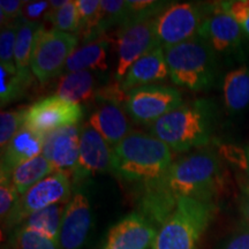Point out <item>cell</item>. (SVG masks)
<instances>
[{"instance_id":"obj_14","label":"cell","mask_w":249,"mask_h":249,"mask_svg":"<svg viewBox=\"0 0 249 249\" xmlns=\"http://www.w3.org/2000/svg\"><path fill=\"white\" fill-rule=\"evenodd\" d=\"M92 226V208L85 191L74 192L62 218L59 246L61 249H82Z\"/></svg>"},{"instance_id":"obj_15","label":"cell","mask_w":249,"mask_h":249,"mask_svg":"<svg viewBox=\"0 0 249 249\" xmlns=\"http://www.w3.org/2000/svg\"><path fill=\"white\" fill-rule=\"evenodd\" d=\"M157 232L158 227L147 217L132 213L111 227L102 249H149Z\"/></svg>"},{"instance_id":"obj_36","label":"cell","mask_w":249,"mask_h":249,"mask_svg":"<svg viewBox=\"0 0 249 249\" xmlns=\"http://www.w3.org/2000/svg\"><path fill=\"white\" fill-rule=\"evenodd\" d=\"M50 11V1L26 2L22 9V18L31 22H38V18L44 17Z\"/></svg>"},{"instance_id":"obj_19","label":"cell","mask_w":249,"mask_h":249,"mask_svg":"<svg viewBox=\"0 0 249 249\" xmlns=\"http://www.w3.org/2000/svg\"><path fill=\"white\" fill-rule=\"evenodd\" d=\"M89 124L107 141L110 147H116L129 135L130 124L119 103L105 102L96 108L89 118Z\"/></svg>"},{"instance_id":"obj_31","label":"cell","mask_w":249,"mask_h":249,"mask_svg":"<svg viewBox=\"0 0 249 249\" xmlns=\"http://www.w3.org/2000/svg\"><path fill=\"white\" fill-rule=\"evenodd\" d=\"M102 0H75V6L79 17V31L83 36V39L88 37L93 23L97 18L98 11L101 8Z\"/></svg>"},{"instance_id":"obj_34","label":"cell","mask_w":249,"mask_h":249,"mask_svg":"<svg viewBox=\"0 0 249 249\" xmlns=\"http://www.w3.org/2000/svg\"><path fill=\"white\" fill-rule=\"evenodd\" d=\"M26 1L20 0H1L0 1V18L1 27L17 22L22 17V9Z\"/></svg>"},{"instance_id":"obj_9","label":"cell","mask_w":249,"mask_h":249,"mask_svg":"<svg viewBox=\"0 0 249 249\" xmlns=\"http://www.w3.org/2000/svg\"><path fill=\"white\" fill-rule=\"evenodd\" d=\"M178 89L161 85H149L127 92L124 110L134 121L151 124L182 104Z\"/></svg>"},{"instance_id":"obj_25","label":"cell","mask_w":249,"mask_h":249,"mask_svg":"<svg viewBox=\"0 0 249 249\" xmlns=\"http://www.w3.org/2000/svg\"><path fill=\"white\" fill-rule=\"evenodd\" d=\"M40 26V22H31L22 18L20 20L15 42L14 60L18 71L23 76H33V71L30 70L31 53Z\"/></svg>"},{"instance_id":"obj_16","label":"cell","mask_w":249,"mask_h":249,"mask_svg":"<svg viewBox=\"0 0 249 249\" xmlns=\"http://www.w3.org/2000/svg\"><path fill=\"white\" fill-rule=\"evenodd\" d=\"M81 130L82 127L76 124L46 136L42 155L53 165L55 171L68 176L73 174L79 160Z\"/></svg>"},{"instance_id":"obj_6","label":"cell","mask_w":249,"mask_h":249,"mask_svg":"<svg viewBox=\"0 0 249 249\" xmlns=\"http://www.w3.org/2000/svg\"><path fill=\"white\" fill-rule=\"evenodd\" d=\"M79 37L75 34L45 29L42 24L37 33L30 70L40 83H46L62 73L68 58L75 51Z\"/></svg>"},{"instance_id":"obj_22","label":"cell","mask_w":249,"mask_h":249,"mask_svg":"<svg viewBox=\"0 0 249 249\" xmlns=\"http://www.w3.org/2000/svg\"><path fill=\"white\" fill-rule=\"evenodd\" d=\"M225 107L231 112H240L249 105V68L240 66L230 71L223 81Z\"/></svg>"},{"instance_id":"obj_30","label":"cell","mask_w":249,"mask_h":249,"mask_svg":"<svg viewBox=\"0 0 249 249\" xmlns=\"http://www.w3.org/2000/svg\"><path fill=\"white\" fill-rule=\"evenodd\" d=\"M20 20L14 23L1 27V33H0V66L11 71L17 70L14 60V51Z\"/></svg>"},{"instance_id":"obj_20","label":"cell","mask_w":249,"mask_h":249,"mask_svg":"<svg viewBox=\"0 0 249 249\" xmlns=\"http://www.w3.org/2000/svg\"><path fill=\"white\" fill-rule=\"evenodd\" d=\"M107 46L108 42L104 37L83 43L68 58L64 71H107Z\"/></svg>"},{"instance_id":"obj_17","label":"cell","mask_w":249,"mask_h":249,"mask_svg":"<svg viewBox=\"0 0 249 249\" xmlns=\"http://www.w3.org/2000/svg\"><path fill=\"white\" fill-rule=\"evenodd\" d=\"M46 136L29 128L26 124L15 134L7 147L1 150L0 178H12V173L18 165L42 155Z\"/></svg>"},{"instance_id":"obj_37","label":"cell","mask_w":249,"mask_h":249,"mask_svg":"<svg viewBox=\"0 0 249 249\" xmlns=\"http://www.w3.org/2000/svg\"><path fill=\"white\" fill-rule=\"evenodd\" d=\"M241 155H242V160H244V167L246 170V174H247V185L244 189V193H249V144L242 149Z\"/></svg>"},{"instance_id":"obj_13","label":"cell","mask_w":249,"mask_h":249,"mask_svg":"<svg viewBox=\"0 0 249 249\" xmlns=\"http://www.w3.org/2000/svg\"><path fill=\"white\" fill-rule=\"evenodd\" d=\"M112 171V147L89 124L82 126L79 160L71 174L74 185L95 174Z\"/></svg>"},{"instance_id":"obj_1","label":"cell","mask_w":249,"mask_h":249,"mask_svg":"<svg viewBox=\"0 0 249 249\" xmlns=\"http://www.w3.org/2000/svg\"><path fill=\"white\" fill-rule=\"evenodd\" d=\"M222 183V163L213 151L187 155L173 161L158 179L140 186L139 213L160 230L181 198L213 202Z\"/></svg>"},{"instance_id":"obj_24","label":"cell","mask_w":249,"mask_h":249,"mask_svg":"<svg viewBox=\"0 0 249 249\" xmlns=\"http://www.w3.org/2000/svg\"><path fill=\"white\" fill-rule=\"evenodd\" d=\"M67 203L53 204L30 214L20 226L46 236L59 244L61 223Z\"/></svg>"},{"instance_id":"obj_33","label":"cell","mask_w":249,"mask_h":249,"mask_svg":"<svg viewBox=\"0 0 249 249\" xmlns=\"http://www.w3.org/2000/svg\"><path fill=\"white\" fill-rule=\"evenodd\" d=\"M220 2L223 8L238 22L244 35L249 38V0H232V1Z\"/></svg>"},{"instance_id":"obj_27","label":"cell","mask_w":249,"mask_h":249,"mask_svg":"<svg viewBox=\"0 0 249 249\" xmlns=\"http://www.w3.org/2000/svg\"><path fill=\"white\" fill-rule=\"evenodd\" d=\"M9 245L12 249H61L58 242L22 226L14 230Z\"/></svg>"},{"instance_id":"obj_29","label":"cell","mask_w":249,"mask_h":249,"mask_svg":"<svg viewBox=\"0 0 249 249\" xmlns=\"http://www.w3.org/2000/svg\"><path fill=\"white\" fill-rule=\"evenodd\" d=\"M27 108L1 112L0 114V147L1 150L7 147L11 140L23 127Z\"/></svg>"},{"instance_id":"obj_7","label":"cell","mask_w":249,"mask_h":249,"mask_svg":"<svg viewBox=\"0 0 249 249\" xmlns=\"http://www.w3.org/2000/svg\"><path fill=\"white\" fill-rule=\"evenodd\" d=\"M207 13L208 6L194 2H171L155 18L158 45L167 49L194 38L198 35Z\"/></svg>"},{"instance_id":"obj_21","label":"cell","mask_w":249,"mask_h":249,"mask_svg":"<svg viewBox=\"0 0 249 249\" xmlns=\"http://www.w3.org/2000/svg\"><path fill=\"white\" fill-rule=\"evenodd\" d=\"M96 77L89 71H68L59 80L54 95L81 105L97 97Z\"/></svg>"},{"instance_id":"obj_5","label":"cell","mask_w":249,"mask_h":249,"mask_svg":"<svg viewBox=\"0 0 249 249\" xmlns=\"http://www.w3.org/2000/svg\"><path fill=\"white\" fill-rule=\"evenodd\" d=\"M214 213L213 202L181 198L161 224L151 249H197Z\"/></svg>"},{"instance_id":"obj_3","label":"cell","mask_w":249,"mask_h":249,"mask_svg":"<svg viewBox=\"0 0 249 249\" xmlns=\"http://www.w3.org/2000/svg\"><path fill=\"white\" fill-rule=\"evenodd\" d=\"M150 134L176 151H187L208 144L213 134L209 102L182 103L176 110L150 124Z\"/></svg>"},{"instance_id":"obj_2","label":"cell","mask_w":249,"mask_h":249,"mask_svg":"<svg viewBox=\"0 0 249 249\" xmlns=\"http://www.w3.org/2000/svg\"><path fill=\"white\" fill-rule=\"evenodd\" d=\"M172 163L171 148L151 134L132 130L112 148V172L140 186L160 178Z\"/></svg>"},{"instance_id":"obj_38","label":"cell","mask_w":249,"mask_h":249,"mask_svg":"<svg viewBox=\"0 0 249 249\" xmlns=\"http://www.w3.org/2000/svg\"><path fill=\"white\" fill-rule=\"evenodd\" d=\"M241 213L244 223L249 225V193H244V197L241 201Z\"/></svg>"},{"instance_id":"obj_18","label":"cell","mask_w":249,"mask_h":249,"mask_svg":"<svg viewBox=\"0 0 249 249\" xmlns=\"http://www.w3.org/2000/svg\"><path fill=\"white\" fill-rule=\"evenodd\" d=\"M169 76V67L165 59L164 49L157 46L142 55L129 67L124 80L120 82V88L127 93L139 87L161 82Z\"/></svg>"},{"instance_id":"obj_11","label":"cell","mask_w":249,"mask_h":249,"mask_svg":"<svg viewBox=\"0 0 249 249\" xmlns=\"http://www.w3.org/2000/svg\"><path fill=\"white\" fill-rule=\"evenodd\" d=\"M82 117L83 108L81 105L52 95L34 103L27 108L24 124L48 136L59 129L76 126Z\"/></svg>"},{"instance_id":"obj_26","label":"cell","mask_w":249,"mask_h":249,"mask_svg":"<svg viewBox=\"0 0 249 249\" xmlns=\"http://www.w3.org/2000/svg\"><path fill=\"white\" fill-rule=\"evenodd\" d=\"M33 82V76H23L18 70L0 66V102L1 107L21 98Z\"/></svg>"},{"instance_id":"obj_35","label":"cell","mask_w":249,"mask_h":249,"mask_svg":"<svg viewBox=\"0 0 249 249\" xmlns=\"http://www.w3.org/2000/svg\"><path fill=\"white\" fill-rule=\"evenodd\" d=\"M220 249H249V225L242 223L226 239Z\"/></svg>"},{"instance_id":"obj_12","label":"cell","mask_w":249,"mask_h":249,"mask_svg":"<svg viewBox=\"0 0 249 249\" xmlns=\"http://www.w3.org/2000/svg\"><path fill=\"white\" fill-rule=\"evenodd\" d=\"M242 33L240 26L230 13L223 8L222 2L208 5V13L202 22L198 35L207 40L222 54H231L241 48Z\"/></svg>"},{"instance_id":"obj_23","label":"cell","mask_w":249,"mask_h":249,"mask_svg":"<svg viewBox=\"0 0 249 249\" xmlns=\"http://www.w3.org/2000/svg\"><path fill=\"white\" fill-rule=\"evenodd\" d=\"M57 172L54 166L43 155L37 156L26 163L18 165L12 173V182L17 188L18 195L22 196L31 187Z\"/></svg>"},{"instance_id":"obj_32","label":"cell","mask_w":249,"mask_h":249,"mask_svg":"<svg viewBox=\"0 0 249 249\" xmlns=\"http://www.w3.org/2000/svg\"><path fill=\"white\" fill-rule=\"evenodd\" d=\"M20 195L11 179L0 178V217L1 224L7 222L13 210L17 207Z\"/></svg>"},{"instance_id":"obj_4","label":"cell","mask_w":249,"mask_h":249,"mask_svg":"<svg viewBox=\"0 0 249 249\" xmlns=\"http://www.w3.org/2000/svg\"><path fill=\"white\" fill-rule=\"evenodd\" d=\"M171 80L192 91L213 87L217 74L216 52L200 36L164 49Z\"/></svg>"},{"instance_id":"obj_10","label":"cell","mask_w":249,"mask_h":249,"mask_svg":"<svg viewBox=\"0 0 249 249\" xmlns=\"http://www.w3.org/2000/svg\"><path fill=\"white\" fill-rule=\"evenodd\" d=\"M155 18L124 21L117 33L118 62L116 79L121 82L129 67L142 55L157 48Z\"/></svg>"},{"instance_id":"obj_28","label":"cell","mask_w":249,"mask_h":249,"mask_svg":"<svg viewBox=\"0 0 249 249\" xmlns=\"http://www.w3.org/2000/svg\"><path fill=\"white\" fill-rule=\"evenodd\" d=\"M45 20L53 24V29L62 31V33L77 34L79 31V17L75 1L66 0L60 8L55 11H49L45 15Z\"/></svg>"},{"instance_id":"obj_8","label":"cell","mask_w":249,"mask_h":249,"mask_svg":"<svg viewBox=\"0 0 249 249\" xmlns=\"http://www.w3.org/2000/svg\"><path fill=\"white\" fill-rule=\"evenodd\" d=\"M71 194L70 176L64 172L52 173L48 178L31 187L26 194L20 196L17 207L2 229H17L36 211L43 210L53 204L68 203Z\"/></svg>"}]
</instances>
